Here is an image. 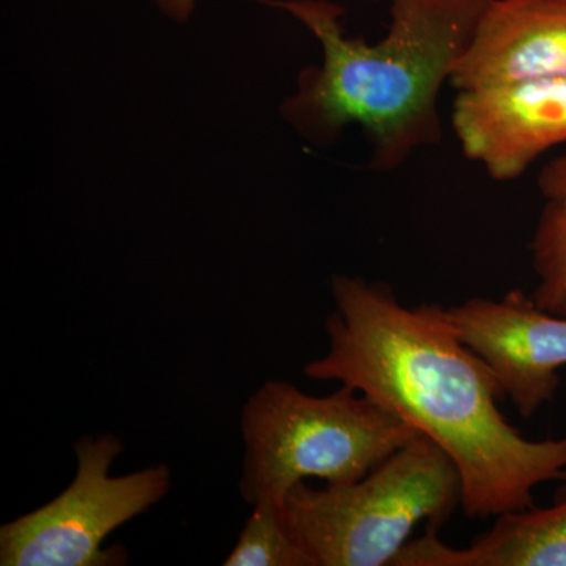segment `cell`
<instances>
[{"mask_svg":"<svg viewBox=\"0 0 566 566\" xmlns=\"http://www.w3.org/2000/svg\"><path fill=\"white\" fill-rule=\"evenodd\" d=\"M329 348L304 367L412 424L452 458L471 520L535 505L536 488L566 482V438L532 441L499 409L485 363L458 337L447 307L405 305L387 283L334 275Z\"/></svg>","mask_w":566,"mask_h":566,"instance_id":"obj_1","label":"cell"},{"mask_svg":"<svg viewBox=\"0 0 566 566\" xmlns=\"http://www.w3.org/2000/svg\"><path fill=\"white\" fill-rule=\"evenodd\" d=\"M493 0H390V25L375 43L346 35L331 0H266L301 22L322 63L300 73L282 104L294 132L329 145L348 126L363 132L368 169L389 174L442 140L439 96Z\"/></svg>","mask_w":566,"mask_h":566,"instance_id":"obj_2","label":"cell"},{"mask_svg":"<svg viewBox=\"0 0 566 566\" xmlns=\"http://www.w3.org/2000/svg\"><path fill=\"white\" fill-rule=\"evenodd\" d=\"M240 493L249 505H281L296 483L348 485L420 436L412 424L353 387L305 394L268 381L245 401Z\"/></svg>","mask_w":566,"mask_h":566,"instance_id":"obj_3","label":"cell"},{"mask_svg":"<svg viewBox=\"0 0 566 566\" xmlns=\"http://www.w3.org/2000/svg\"><path fill=\"white\" fill-rule=\"evenodd\" d=\"M461 499L452 458L420 434L357 482L296 483L282 512L316 566H392L419 524L438 532Z\"/></svg>","mask_w":566,"mask_h":566,"instance_id":"obj_4","label":"cell"},{"mask_svg":"<svg viewBox=\"0 0 566 566\" xmlns=\"http://www.w3.org/2000/svg\"><path fill=\"white\" fill-rule=\"evenodd\" d=\"M123 449L120 439L111 433L77 439L71 485L46 505L0 527V565L128 564L125 547L104 549V539L161 502L172 486V475L166 464L112 475Z\"/></svg>","mask_w":566,"mask_h":566,"instance_id":"obj_5","label":"cell"},{"mask_svg":"<svg viewBox=\"0 0 566 566\" xmlns=\"http://www.w3.org/2000/svg\"><path fill=\"white\" fill-rule=\"evenodd\" d=\"M458 337L485 363L502 397L531 419L549 403L566 365V316L551 314L532 294L512 290L502 300L471 297L447 308Z\"/></svg>","mask_w":566,"mask_h":566,"instance_id":"obj_6","label":"cell"},{"mask_svg":"<svg viewBox=\"0 0 566 566\" xmlns=\"http://www.w3.org/2000/svg\"><path fill=\"white\" fill-rule=\"evenodd\" d=\"M452 126L469 161L493 181H515L566 144V77L458 91Z\"/></svg>","mask_w":566,"mask_h":566,"instance_id":"obj_7","label":"cell"},{"mask_svg":"<svg viewBox=\"0 0 566 566\" xmlns=\"http://www.w3.org/2000/svg\"><path fill=\"white\" fill-rule=\"evenodd\" d=\"M566 77V0H493L449 84L458 91Z\"/></svg>","mask_w":566,"mask_h":566,"instance_id":"obj_8","label":"cell"},{"mask_svg":"<svg viewBox=\"0 0 566 566\" xmlns=\"http://www.w3.org/2000/svg\"><path fill=\"white\" fill-rule=\"evenodd\" d=\"M392 566H566V482L553 504L497 516L468 547L447 546L427 531L406 543Z\"/></svg>","mask_w":566,"mask_h":566,"instance_id":"obj_9","label":"cell"},{"mask_svg":"<svg viewBox=\"0 0 566 566\" xmlns=\"http://www.w3.org/2000/svg\"><path fill=\"white\" fill-rule=\"evenodd\" d=\"M543 207L532 237V297L539 307L566 316V153L543 167L538 177Z\"/></svg>","mask_w":566,"mask_h":566,"instance_id":"obj_10","label":"cell"},{"mask_svg":"<svg viewBox=\"0 0 566 566\" xmlns=\"http://www.w3.org/2000/svg\"><path fill=\"white\" fill-rule=\"evenodd\" d=\"M223 566H316L314 558L290 531L282 506L253 505L232 553Z\"/></svg>","mask_w":566,"mask_h":566,"instance_id":"obj_11","label":"cell"},{"mask_svg":"<svg viewBox=\"0 0 566 566\" xmlns=\"http://www.w3.org/2000/svg\"><path fill=\"white\" fill-rule=\"evenodd\" d=\"M155 3L170 20L186 22L192 17L197 0H155Z\"/></svg>","mask_w":566,"mask_h":566,"instance_id":"obj_12","label":"cell"},{"mask_svg":"<svg viewBox=\"0 0 566 566\" xmlns=\"http://www.w3.org/2000/svg\"><path fill=\"white\" fill-rule=\"evenodd\" d=\"M367 2L378 3V2H381V0H367Z\"/></svg>","mask_w":566,"mask_h":566,"instance_id":"obj_13","label":"cell"}]
</instances>
